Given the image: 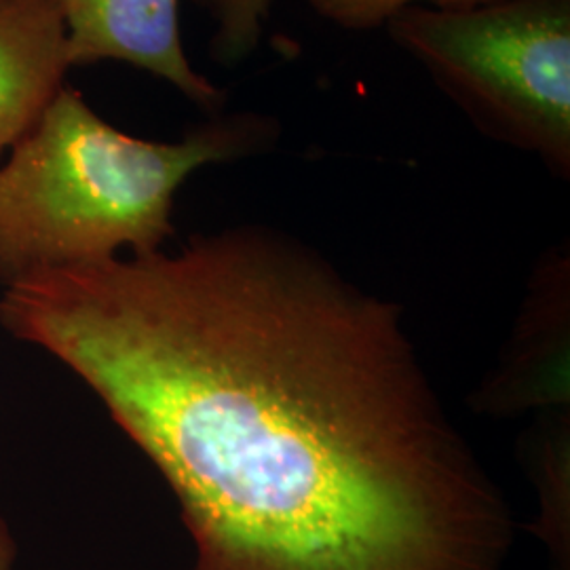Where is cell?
<instances>
[{
  "label": "cell",
  "mask_w": 570,
  "mask_h": 570,
  "mask_svg": "<svg viewBox=\"0 0 570 570\" xmlns=\"http://www.w3.org/2000/svg\"><path fill=\"white\" fill-rule=\"evenodd\" d=\"M161 471L193 570H503L510 505L400 308L263 225L4 287Z\"/></svg>",
  "instance_id": "1"
},
{
  "label": "cell",
  "mask_w": 570,
  "mask_h": 570,
  "mask_svg": "<svg viewBox=\"0 0 570 570\" xmlns=\"http://www.w3.org/2000/svg\"><path fill=\"white\" fill-rule=\"evenodd\" d=\"M279 134L273 115L225 110L178 140H144L66 85L0 159V284L164 249L183 184L273 148Z\"/></svg>",
  "instance_id": "2"
},
{
  "label": "cell",
  "mask_w": 570,
  "mask_h": 570,
  "mask_svg": "<svg viewBox=\"0 0 570 570\" xmlns=\"http://www.w3.org/2000/svg\"><path fill=\"white\" fill-rule=\"evenodd\" d=\"M484 136L570 174V0L412 7L383 28Z\"/></svg>",
  "instance_id": "3"
},
{
  "label": "cell",
  "mask_w": 570,
  "mask_h": 570,
  "mask_svg": "<svg viewBox=\"0 0 570 570\" xmlns=\"http://www.w3.org/2000/svg\"><path fill=\"white\" fill-rule=\"evenodd\" d=\"M70 68L121 61L174 87L207 117L225 112L226 91L186 56L180 0H60Z\"/></svg>",
  "instance_id": "4"
},
{
  "label": "cell",
  "mask_w": 570,
  "mask_h": 570,
  "mask_svg": "<svg viewBox=\"0 0 570 570\" xmlns=\"http://www.w3.org/2000/svg\"><path fill=\"white\" fill-rule=\"evenodd\" d=\"M60 0H0V159L68 85Z\"/></svg>",
  "instance_id": "5"
},
{
  "label": "cell",
  "mask_w": 570,
  "mask_h": 570,
  "mask_svg": "<svg viewBox=\"0 0 570 570\" xmlns=\"http://www.w3.org/2000/svg\"><path fill=\"white\" fill-rule=\"evenodd\" d=\"M543 287V326H534L529 311L518 355L492 379L482 393L492 412H515L522 406H567V313L569 256L551 254L539 271Z\"/></svg>",
  "instance_id": "6"
},
{
  "label": "cell",
  "mask_w": 570,
  "mask_h": 570,
  "mask_svg": "<svg viewBox=\"0 0 570 570\" xmlns=\"http://www.w3.org/2000/svg\"><path fill=\"white\" fill-rule=\"evenodd\" d=\"M212 21L209 56L225 68L249 60L265 39L275 0H195Z\"/></svg>",
  "instance_id": "7"
},
{
  "label": "cell",
  "mask_w": 570,
  "mask_h": 570,
  "mask_svg": "<svg viewBox=\"0 0 570 570\" xmlns=\"http://www.w3.org/2000/svg\"><path fill=\"white\" fill-rule=\"evenodd\" d=\"M492 0H306L315 16L348 32L385 28L393 16L412 9H469Z\"/></svg>",
  "instance_id": "8"
},
{
  "label": "cell",
  "mask_w": 570,
  "mask_h": 570,
  "mask_svg": "<svg viewBox=\"0 0 570 570\" xmlns=\"http://www.w3.org/2000/svg\"><path fill=\"white\" fill-rule=\"evenodd\" d=\"M16 564V543L0 520V570H13Z\"/></svg>",
  "instance_id": "9"
}]
</instances>
